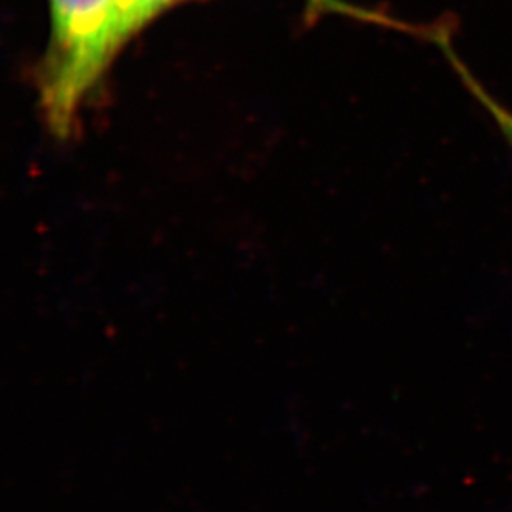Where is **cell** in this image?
Instances as JSON below:
<instances>
[{
    "label": "cell",
    "instance_id": "6da1fadb",
    "mask_svg": "<svg viewBox=\"0 0 512 512\" xmlns=\"http://www.w3.org/2000/svg\"><path fill=\"white\" fill-rule=\"evenodd\" d=\"M50 44L40 70V107L68 136L83 102L115 60L113 0H49Z\"/></svg>",
    "mask_w": 512,
    "mask_h": 512
},
{
    "label": "cell",
    "instance_id": "7a4b0ae2",
    "mask_svg": "<svg viewBox=\"0 0 512 512\" xmlns=\"http://www.w3.org/2000/svg\"><path fill=\"white\" fill-rule=\"evenodd\" d=\"M431 44H435L441 50V54L445 55L464 88L473 95L474 100L483 107L484 112L488 113L489 118L494 121V125L512 150V112L501 105L481 85L478 78L474 77L473 72L469 70L468 65L456 54L453 39H451V24H443V27L438 30V34L435 35V39L431 40Z\"/></svg>",
    "mask_w": 512,
    "mask_h": 512
},
{
    "label": "cell",
    "instance_id": "3957f363",
    "mask_svg": "<svg viewBox=\"0 0 512 512\" xmlns=\"http://www.w3.org/2000/svg\"><path fill=\"white\" fill-rule=\"evenodd\" d=\"M181 0H113V49L116 55L133 37Z\"/></svg>",
    "mask_w": 512,
    "mask_h": 512
},
{
    "label": "cell",
    "instance_id": "277c9868",
    "mask_svg": "<svg viewBox=\"0 0 512 512\" xmlns=\"http://www.w3.org/2000/svg\"><path fill=\"white\" fill-rule=\"evenodd\" d=\"M309 9L315 10L317 14L342 15L347 19L362 20L365 24L380 25L385 29L400 30L405 34L415 35V37H423L428 40V35L433 30V25H411L400 20L393 19L390 15L382 14L377 10L362 9L357 5L348 4L343 0H307Z\"/></svg>",
    "mask_w": 512,
    "mask_h": 512
}]
</instances>
